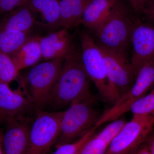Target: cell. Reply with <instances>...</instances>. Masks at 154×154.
I'll list each match as a JSON object with an SVG mask.
<instances>
[{
	"mask_svg": "<svg viewBox=\"0 0 154 154\" xmlns=\"http://www.w3.org/2000/svg\"><path fill=\"white\" fill-rule=\"evenodd\" d=\"M90 78L75 48L64 59L62 68L50 96L48 103L57 107L94 100L90 91Z\"/></svg>",
	"mask_w": 154,
	"mask_h": 154,
	"instance_id": "1",
	"label": "cell"
},
{
	"mask_svg": "<svg viewBox=\"0 0 154 154\" xmlns=\"http://www.w3.org/2000/svg\"><path fill=\"white\" fill-rule=\"evenodd\" d=\"M135 25L126 6L122 0H118L95 31L97 43L128 58L127 51Z\"/></svg>",
	"mask_w": 154,
	"mask_h": 154,
	"instance_id": "2",
	"label": "cell"
},
{
	"mask_svg": "<svg viewBox=\"0 0 154 154\" xmlns=\"http://www.w3.org/2000/svg\"><path fill=\"white\" fill-rule=\"evenodd\" d=\"M80 41L81 60L85 70L103 100L113 105L120 96L107 76L100 48L87 32L81 34Z\"/></svg>",
	"mask_w": 154,
	"mask_h": 154,
	"instance_id": "3",
	"label": "cell"
},
{
	"mask_svg": "<svg viewBox=\"0 0 154 154\" xmlns=\"http://www.w3.org/2000/svg\"><path fill=\"white\" fill-rule=\"evenodd\" d=\"M93 102L94 100L76 102L63 111L56 141L57 147L79 138L95 126L100 116L93 106Z\"/></svg>",
	"mask_w": 154,
	"mask_h": 154,
	"instance_id": "4",
	"label": "cell"
},
{
	"mask_svg": "<svg viewBox=\"0 0 154 154\" xmlns=\"http://www.w3.org/2000/svg\"><path fill=\"white\" fill-rule=\"evenodd\" d=\"M152 115H133L112 140L105 154H134L151 132Z\"/></svg>",
	"mask_w": 154,
	"mask_h": 154,
	"instance_id": "5",
	"label": "cell"
},
{
	"mask_svg": "<svg viewBox=\"0 0 154 154\" xmlns=\"http://www.w3.org/2000/svg\"><path fill=\"white\" fill-rule=\"evenodd\" d=\"M63 111L48 112L36 108L30 127L29 145L25 154H46L57 140Z\"/></svg>",
	"mask_w": 154,
	"mask_h": 154,
	"instance_id": "6",
	"label": "cell"
},
{
	"mask_svg": "<svg viewBox=\"0 0 154 154\" xmlns=\"http://www.w3.org/2000/svg\"><path fill=\"white\" fill-rule=\"evenodd\" d=\"M64 59L47 60L34 66L28 73L27 79L31 99L36 108L48 104L50 96L60 74Z\"/></svg>",
	"mask_w": 154,
	"mask_h": 154,
	"instance_id": "7",
	"label": "cell"
},
{
	"mask_svg": "<svg viewBox=\"0 0 154 154\" xmlns=\"http://www.w3.org/2000/svg\"><path fill=\"white\" fill-rule=\"evenodd\" d=\"M98 45L102 51L108 79L120 96L130 89L136 79L130 62L128 58Z\"/></svg>",
	"mask_w": 154,
	"mask_h": 154,
	"instance_id": "8",
	"label": "cell"
},
{
	"mask_svg": "<svg viewBox=\"0 0 154 154\" xmlns=\"http://www.w3.org/2000/svg\"><path fill=\"white\" fill-rule=\"evenodd\" d=\"M131 43L130 63L136 77L140 69L154 57V26L144 23L136 25L131 34Z\"/></svg>",
	"mask_w": 154,
	"mask_h": 154,
	"instance_id": "9",
	"label": "cell"
},
{
	"mask_svg": "<svg viewBox=\"0 0 154 154\" xmlns=\"http://www.w3.org/2000/svg\"><path fill=\"white\" fill-rule=\"evenodd\" d=\"M30 96L20 89L13 91L9 84L0 83V118L25 119L24 115L33 107Z\"/></svg>",
	"mask_w": 154,
	"mask_h": 154,
	"instance_id": "10",
	"label": "cell"
},
{
	"mask_svg": "<svg viewBox=\"0 0 154 154\" xmlns=\"http://www.w3.org/2000/svg\"><path fill=\"white\" fill-rule=\"evenodd\" d=\"M2 134L3 154H25L28 149L30 127L25 119L8 118Z\"/></svg>",
	"mask_w": 154,
	"mask_h": 154,
	"instance_id": "11",
	"label": "cell"
},
{
	"mask_svg": "<svg viewBox=\"0 0 154 154\" xmlns=\"http://www.w3.org/2000/svg\"><path fill=\"white\" fill-rule=\"evenodd\" d=\"M39 42L42 58L46 60L65 59L75 48L68 29L65 28L40 37Z\"/></svg>",
	"mask_w": 154,
	"mask_h": 154,
	"instance_id": "12",
	"label": "cell"
},
{
	"mask_svg": "<svg viewBox=\"0 0 154 154\" xmlns=\"http://www.w3.org/2000/svg\"><path fill=\"white\" fill-rule=\"evenodd\" d=\"M60 0H27L26 5L32 12L36 25L48 29L60 26Z\"/></svg>",
	"mask_w": 154,
	"mask_h": 154,
	"instance_id": "13",
	"label": "cell"
},
{
	"mask_svg": "<svg viewBox=\"0 0 154 154\" xmlns=\"http://www.w3.org/2000/svg\"><path fill=\"white\" fill-rule=\"evenodd\" d=\"M35 25L34 15L25 4L6 14L0 23V29L30 33Z\"/></svg>",
	"mask_w": 154,
	"mask_h": 154,
	"instance_id": "14",
	"label": "cell"
},
{
	"mask_svg": "<svg viewBox=\"0 0 154 154\" xmlns=\"http://www.w3.org/2000/svg\"><path fill=\"white\" fill-rule=\"evenodd\" d=\"M118 0H91L84 11L81 24L95 31L107 18Z\"/></svg>",
	"mask_w": 154,
	"mask_h": 154,
	"instance_id": "15",
	"label": "cell"
},
{
	"mask_svg": "<svg viewBox=\"0 0 154 154\" xmlns=\"http://www.w3.org/2000/svg\"><path fill=\"white\" fill-rule=\"evenodd\" d=\"M91 0H60V26L70 29L81 24L84 11Z\"/></svg>",
	"mask_w": 154,
	"mask_h": 154,
	"instance_id": "16",
	"label": "cell"
},
{
	"mask_svg": "<svg viewBox=\"0 0 154 154\" xmlns=\"http://www.w3.org/2000/svg\"><path fill=\"white\" fill-rule=\"evenodd\" d=\"M39 37H32L11 57L19 71L35 65L42 58Z\"/></svg>",
	"mask_w": 154,
	"mask_h": 154,
	"instance_id": "17",
	"label": "cell"
},
{
	"mask_svg": "<svg viewBox=\"0 0 154 154\" xmlns=\"http://www.w3.org/2000/svg\"><path fill=\"white\" fill-rule=\"evenodd\" d=\"M31 37L30 33L0 29V51L12 56Z\"/></svg>",
	"mask_w": 154,
	"mask_h": 154,
	"instance_id": "18",
	"label": "cell"
},
{
	"mask_svg": "<svg viewBox=\"0 0 154 154\" xmlns=\"http://www.w3.org/2000/svg\"><path fill=\"white\" fill-rule=\"evenodd\" d=\"M19 71L11 57L0 51V83L9 84L17 78Z\"/></svg>",
	"mask_w": 154,
	"mask_h": 154,
	"instance_id": "19",
	"label": "cell"
},
{
	"mask_svg": "<svg viewBox=\"0 0 154 154\" xmlns=\"http://www.w3.org/2000/svg\"><path fill=\"white\" fill-rule=\"evenodd\" d=\"M130 111L133 115H152L154 112V88L149 94L136 101Z\"/></svg>",
	"mask_w": 154,
	"mask_h": 154,
	"instance_id": "20",
	"label": "cell"
},
{
	"mask_svg": "<svg viewBox=\"0 0 154 154\" xmlns=\"http://www.w3.org/2000/svg\"><path fill=\"white\" fill-rule=\"evenodd\" d=\"M96 129L94 127L75 141L57 147L56 150L52 154H79L85 143L94 135Z\"/></svg>",
	"mask_w": 154,
	"mask_h": 154,
	"instance_id": "21",
	"label": "cell"
},
{
	"mask_svg": "<svg viewBox=\"0 0 154 154\" xmlns=\"http://www.w3.org/2000/svg\"><path fill=\"white\" fill-rule=\"evenodd\" d=\"M126 123L125 120L123 119H116L108 124L96 135L104 140L109 146Z\"/></svg>",
	"mask_w": 154,
	"mask_h": 154,
	"instance_id": "22",
	"label": "cell"
},
{
	"mask_svg": "<svg viewBox=\"0 0 154 154\" xmlns=\"http://www.w3.org/2000/svg\"><path fill=\"white\" fill-rule=\"evenodd\" d=\"M109 146L96 135H93L85 143L79 154H105Z\"/></svg>",
	"mask_w": 154,
	"mask_h": 154,
	"instance_id": "23",
	"label": "cell"
},
{
	"mask_svg": "<svg viewBox=\"0 0 154 154\" xmlns=\"http://www.w3.org/2000/svg\"><path fill=\"white\" fill-rule=\"evenodd\" d=\"M27 0H0V16L10 13L23 5Z\"/></svg>",
	"mask_w": 154,
	"mask_h": 154,
	"instance_id": "24",
	"label": "cell"
},
{
	"mask_svg": "<svg viewBox=\"0 0 154 154\" xmlns=\"http://www.w3.org/2000/svg\"><path fill=\"white\" fill-rule=\"evenodd\" d=\"M141 13L151 21L154 22V1L147 6Z\"/></svg>",
	"mask_w": 154,
	"mask_h": 154,
	"instance_id": "25",
	"label": "cell"
},
{
	"mask_svg": "<svg viewBox=\"0 0 154 154\" xmlns=\"http://www.w3.org/2000/svg\"><path fill=\"white\" fill-rule=\"evenodd\" d=\"M134 10L136 13H141L142 6L141 0H128Z\"/></svg>",
	"mask_w": 154,
	"mask_h": 154,
	"instance_id": "26",
	"label": "cell"
},
{
	"mask_svg": "<svg viewBox=\"0 0 154 154\" xmlns=\"http://www.w3.org/2000/svg\"><path fill=\"white\" fill-rule=\"evenodd\" d=\"M134 154H151L147 145L141 147Z\"/></svg>",
	"mask_w": 154,
	"mask_h": 154,
	"instance_id": "27",
	"label": "cell"
},
{
	"mask_svg": "<svg viewBox=\"0 0 154 154\" xmlns=\"http://www.w3.org/2000/svg\"><path fill=\"white\" fill-rule=\"evenodd\" d=\"M151 154H154V133L147 145Z\"/></svg>",
	"mask_w": 154,
	"mask_h": 154,
	"instance_id": "28",
	"label": "cell"
},
{
	"mask_svg": "<svg viewBox=\"0 0 154 154\" xmlns=\"http://www.w3.org/2000/svg\"><path fill=\"white\" fill-rule=\"evenodd\" d=\"M154 0H141L142 6V11L149 4H150L152 2H153Z\"/></svg>",
	"mask_w": 154,
	"mask_h": 154,
	"instance_id": "29",
	"label": "cell"
},
{
	"mask_svg": "<svg viewBox=\"0 0 154 154\" xmlns=\"http://www.w3.org/2000/svg\"><path fill=\"white\" fill-rule=\"evenodd\" d=\"M2 134L1 131H0V154H3L2 149Z\"/></svg>",
	"mask_w": 154,
	"mask_h": 154,
	"instance_id": "30",
	"label": "cell"
},
{
	"mask_svg": "<svg viewBox=\"0 0 154 154\" xmlns=\"http://www.w3.org/2000/svg\"><path fill=\"white\" fill-rule=\"evenodd\" d=\"M152 115L154 117V112H153V113L152 114Z\"/></svg>",
	"mask_w": 154,
	"mask_h": 154,
	"instance_id": "31",
	"label": "cell"
},
{
	"mask_svg": "<svg viewBox=\"0 0 154 154\" xmlns=\"http://www.w3.org/2000/svg\"><path fill=\"white\" fill-rule=\"evenodd\" d=\"M1 120V118H0V120Z\"/></svg>",
	"mask_w": 154,
	"mask_h": 154,
	"instance_id": "32",
	"label": "cell"
}]
</instances>
